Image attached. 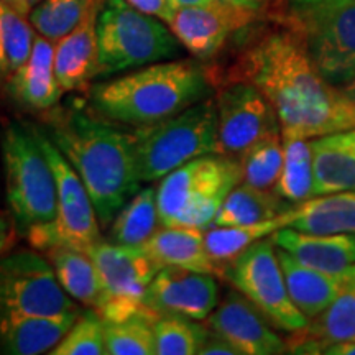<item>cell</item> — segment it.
<instances>
[{"instance_id": "obj_38", "label": "cell", "mask_w": 355, "mask_h": 355, "mask_svg": "<svg viewBox=\"0 0 355 355\" xmlns=\"http://www.w3.org/2000/svg\"><path fill=\"white\" fill-rule=\"evenodd\" d=\"M201 355H241L237 349L234 347L229 340H225L224 337L216 334L209 329V336L206 337L199 352Z\"/></svg>"}, {"instance_id": "obj_24", "label": "cell", "mask_w": 355, "mask_h": 355, "mask_svg": "<svg viewBox=\"0 0 355 355\" xmlns=\"http://www.w3.org/2000/svg\"><path fill=\"white\" fill-rule=\"evenodd\" d=\"M288 227L309 234L355 235V193L322 194L296 204Z\"/></svg>"}, {"instance_id": "obj_10", "label": "cell", "mask_w": 355, "mask_h": 355, "mask_svg": "<svg viewBox=\"0 0 355 355\" xmlns=\"http://www.w3.org/2000/svg\"><path fill=\"white\" fill-rule=\"evenodd\" d=\"M224 277L279 329L293 334L308 326L309 319L290 298L272 235L245 248Z\"/></svg>"}, {"instance_id": "obj_46", "label": "cell", "mask_w": 355, "mask_h": 355, "mask_svg": "<svg viewBox=\"0 0 355 355\" xmlns=\"http://www.w3.org/2000/svg\"><path fill=\"white\" fill-rule=\"evenodd\" d=\"M343 91L350 97V99L355 102V79H354V81H350L347 86H344Z\"/></svg>"}, {"instance_id": "obj_25", "label": "cell", "mask_w": 355, "mask_h": 355, "mask_svg": "<svg viewBox=\"0 0 355 355\" xmlns=\"http://www.w3.org/2000/svg\"><path fill=\"white\" fill-rule=\"evenodd\" d=\"M296 206V204H295ZM295 206L285 214L266 219L248 225H211L204 232L207 254L212 261L219 266L222 277L225 275L227 266L242 254L245 248L254 245L261 239L270 237L277 230L285 229L290 225L295 214Z\"/></svg>"}, {"instance_id": "obj_32", "label": "cell", "mask_w": 355, "mask_h": 355, "mask_svg": "<svg viewBox=\"0 0 355 355\" xmlns=\"http://www.w3.org/2000/svg\"><path fill=\"white\" fill-rule=\"evenodd\" d=\"M242 183L260 189H275L283 168L282 130H275L255 141L239 157Z\"/></svg>"}, {"instance_id": "obj_39", "label": "cell", "mask_w": 355, "mask_h": 355, "mask_svg": "<svg viewBox=\"0 0 355 355\" xmlns=\"http://www.w3.org/2000/svg\"><path fill=\"white\" fill-rule=\"evenodd\" d=\"M17 222L12 214L0 211V257L7 254L17 242Z\"/></svg>"}, {"instance_id": "obj_47", "label": "cell", "mask_w": 355, "mask_h": 355, "mask_svg": "<svg viewBox=\"0 0 355 355\" xmlns=\"http://www.w3.org/2000/svg\"><path fill=\"white\" fill-rule=\"evenodd\" d=\"M3 78V69H2V50H0V79Z\"/></svg>"}, {"instance_id": "obj_44", "label": "cell", "mask_w": 355, "mask_h": 355, "mask_svg": "<svg viewBox=\"0 0 355 355\" xmlns=\"http://www.w3.org/2000/svg\"><path fill=\"white\" fill-rule=\"evenodd\" d=\"M175 8H183V7H193V6H206V3H212L216 0H171Z\"/></svg>"}, {"instance_id": "obj_28", "label": "cell", "mask_w": 355, "mask_h": 355, "mask_svg": "<svg viewBox=\"0 0 355 355\" xmlns=\"http://www.w3.org/2000/svg\"><path fill=\"white\" fill-rule=\"evenodd\" d=\"M275 193L291 204L314 198V170L311 140L303 137H283V168L275 184Z\"/></svg>"}, {"instance_id": "obj_31", "label": "cell", "mask_w": 355, "mask_h": 355, "mask_svg": "<svg viewBox=\"0 0 355 355\" xmlns=\"http://www.w3.org/2000/svg\"><path fill=\"white\" fill-rule=\"evenodd\" d=\"M157 314L141 308L122 321H104L105 350L109 355H157Z\"/></svg>"}, {"instance_id": "obj_9", "label": "cell", "mask_w": 355, "mask_h": 355, "mask_svg": "<svg viewBox=\"0 0 355 355\" xmlns=\"http://www.w3.org/2000/svg\"><path fill=\"white\" fill-rule=\"evenodd\" d=\"M298 15L316 69L332 86H347L355 79V0H321Z\"/></svg>"}, {"instance_id": "obj_41", "label": "cell", "mask_w": 355, "mask_h": 355, "mask_svg": "<svg viewBox=\"0 0 355 355\" xmlns=\"http://www.w3.org/2000/svg\"><path fill=\"white\" fill-rule=\"evenodd\" d=\"M220 2L227 3L230 7L241 8V10L257 13L260 12L265 6V0H220Z\"/></svg>"}, {"instance_id": "obj_15", "label": "cell", "mask_w": 355, "mask_h": 355, "mask_svg": "<svg viewBox=\"0 0 355 355\" xmlns=\"http://www.w3.org/2000/svg\"><path fill=\"white\" fill-rule=\"evenodd\" d=\"M212 332L229 340L241 355H278L288 344L270 326V319L241 291H229L206 318Z\"/></svg>"}, {"instance_id": "obj_35", "label": "cell", "mask_w": 355, "mask_h": 355, "mask_svg": "<svg viewBox=\"0 0 355 355\" xmlns=\"http://www.w3.org/2000/svg\"><path fill=\"white\" fill-rule=\"evenodd\" d=\"M33 40L35 33L30 20L0 0V50L3 76H10L28 60Z\"/></svg>"}, {"instance_id": "obj_17", "label": "cell", "mask_w": 355, "mask_h": 355, "mask_svg": "<svg viewBox=\"0 0 355 355\" xmlns=\"http://www.w3.org/2000/svg\"><path fill=\"white\" fill-rule=\"evenodd\" d=\"M355 337V265L344 272L343 286L334 301L308 326L293 332L288 352L324 354L332 344Z\"/></svg>"}, {"instance_id": "obj_2", "label": "cell", "mask_w": 355, "mask_h": 355, "mask_svg": "<svg viewBox=\"0 0 355 355\" xmlns=\"http://www.w3.org/2000/svg\"><path fill=\"white\" fill-rule=\"evenodd\" d=\"M44 132L81 176L99 224H112L141 184L130 132L79 109L58 110Z\"/></svg>"}, {"instance_id": "obj_20", "label": "cell", "mask_w": 355, "mask_h": 355, "mask_svg": "<svg viewBox=\"0 0 355 355\" xmlns=\"http://www.w3.org/2000/svg\"><path fill=\"white\" fill-rule=\"evenodd\" d=\"M272 239L275 245L318 272L337 275L355 265L352 234H309L285 227L277 230Z\"/></svg>"}, {"instance_id": "obj_26", "label": "cell", "mask_w": 355, "mask_h": 355, "mask_svg": "<svg viewBox=\"0 0 355 355\" xmlns=\"http://www.w3.org/2000/svg\"><path fill=\"white\" fill-rule=\"evenodd\" d=\"M55 268L58 282L71 298L97 311L102 300L99 273L87 252L69 245H58L44 252Z\"/></svg>"}, {"instance_id": "obj_4", "label": "cell", "mask_w": 355, "mask_h": 355, "mask_svg": "<svg viewBox=\"0 0 355 355\" xmlns=\"http://www.w3.org/2000/svg\"><path fill=\"white\" fill-rule=\"evenodd\" d=\"M242 183L239 158L209 153L162 178L157 188L159 225L206 230L227 194Z\"/></svg>"}, {"instance_id": "obj_33", "label": "cell", "mask_w": 355, "mask_h": 355, "mask_svg": "<svg viewBox=\"0 0 355 355\" xmlns=\"http://www.w3.org/2000/svg\"><path fill=\"white\" fill-rule=\"evenodd\" d=\"M92 0H43L28 13L38 35L58 43L73 32L86 15Z\"/></svg>"}, {"instance_id": "obj_36", "label": "cell", "mask_w": 355, "mask_h": 355, "mask_svg": "<svg viewBox=\"0 0 355 355\" xmlns=\"http://www.w3.org/2000/svg\"><path fill=\"white\" fill-rule=\"evenodd\" d=\"M51 355H105L104 319L97 311H84L63 339L50 350Z\"/></svg>"}, {"instance_id": "obj_5", "label": "cell", "mask_w": 355, "mask_h": 355, "mask_svg": "<svg viewBox=\"0 0 355 355\" xmlns=\"http://www.w3.org/2000/svg\"><path fill=\"white\" fill-rule=\"evenodd\" d=\"M137 173L141 183H153L202 155L219 153L216 101L196 102L183 112L130 132Z\"/></svg>"}, {"instance_id": "obj_8", "label": "cell", "mask_w": 355, "mask_h": 355, "mask_svg": "<svg viewBox=\"0 0 355 355\" xmlns=\"http://www.w3.org/2000/svg\"><path fill=\"white\" fill-rule=\"evenodd\" d=\"M30 127L55 175L58 212L55 220L28 229L25 237L28 239L30 245L42 252L58 245L76 247L87 252L101 241L99 219L92 199L81 176L53 144L48 133L38 127Z\"/></svg>"}, {"instance_id": "obj_48", "label": "cell", "mask_w": 355, "mask_h": 355, "mask_svg": "<svg viewBox=\"0 0 355 355\" xmlns=\"http://www.w3.org/2000/svg\"><path fill=\"white\" fill-rule=\"evenodd\" d=\"M30 2V6H33V3H38V2H42V0H28Z\"/></svg>"}, {"instance_id": "obj_13", "label": "cell", "mask_w": 355, "mask_h": 355, "mask_svg": "<svg viewBox=\"0 0 355 355\" xmlns=\"http://www.w3.org/2000/svg\"><path fill=\"white\" fill-rule=\"evenodd\" d=\"M217 140L219 153L239 158L255 141L279 128L278 115L268 99L252 83L235 79L219 92Z\"/></svg>"}, {"instance_id": "obj_27", "label": "cell", "mask_w": 355, "mask_h": 355, "mask_svg": "<svg viewBox=\"0 0 355 355\" xmlns=\"http://www.w3.org/2000/svg\"><path fill=\"white\" fill-rule=\"evenodd\" d=\"M291 207V202L275 193V189H260L239 183L224 199L212 225L255 224L285 214Z\"/></svg>"}, {"instance_id": "obj_42", "label": "cell", "mask_w": 355, "mask_h": 355, "mask_svg": "<svg viewBox=\"0 0 355 355\" xmlns=\"http://www.w3.org/2000/svg\"><path fill=\"white\" fill-rule=\"evenodd\" d=\"M326 355H355V337L347 340L332 344L331 347L326 349Z\"/></svg>"}, {"instance_id": "obj_22", "label": "cell", "mask_w": 355, "mask_h": 355, "mask_svg": "<svg viewBox=\"0 0 355 355\" xmlns=\"http://www.w3.org/2000/svg\"><path fill=\"white\" fill-rule=\"evenodd\" d=\"M144 250L162 266H180L194 272L222 277L220 268L207 254L204 230L193 227L159 225L146 241Z\"/></svg>"}, {"instance_id": "obj_11", "label": "cell", "mask_w": 355, "mask_h": 355, "mask_svg": "<svg viewBox=\"0 0 355 355\" xmlns=\"http://www.w3.org/2000/svg\"><path fill=\"white\" fill-rule=\"evenodd\" d=\"M99 273L102 300L97 313L104 321H122L144 308L145 291L159 266L144 247H128L101 239L87 250Z\"/></svg>"}, {"instance_id": "obj_40", "label": "cell", "mask_w": 355, "mask_h": 355, "mask_svg": "<svg viewBox=\"0 0 355 355\" xmlns=\"http://www.w3.org/2000/svg\"><path fill=\"white\" fill-rule=\"evenodd\" d=\"M316 140L321 145L334 146V148L352 150V152H355V128H352V130L331 133V135H326V137H319Z\"/></svg>"}, {"instance_id": "obj_1", "label": "cell", "mask_w": 355, "mask_h": 355, "mask_svg": "<svg viewBox=\"0 0 355 355\" xmlns=\"http://www.w3.org/2000/svg\"><path fill=\"white\" fill-rule=\"evenodd\" d=\"M235 79L260 89L278 115L282 137L319 139L355 128V102L321 76L298 35H266L242 58Z\"/></svg>"}, {"instance_id": "obj_6", "label": "cell", "mask_w": 355, "mask_h": 355, "mask_svg": "<svg viewBox=\"0 0 355 355\" xmlns=\"http://www.w3.org/2000/svg\"><path fill=\"white\" fill-rule=\"evenodd\" d=\"M178 55V40L159 19L125 0H105L97 19L94 78L144 68Z\"/></svg>"}, {"instance_id": "obj_23", "label": "cell", "mask_w": 355, "mask_h": 355, "mask_svg": "<svg viewBox=\"0 0 355 355\" xmlns=\"http://www.w3.org/2000/svg\"><path fill=\"white\" fill-rule=\"evenodd\" d=\"M277 255L293 303L308 319L319 316L340 291L345 270L337 275L318 272L300 263L279 247H277Z\"/></svg>"}, {"instance_id": "obj_30", "label": "cell", "mask_w": 355, "mask_h": 355, "mask_svg": "<svg viewBox=\"0 0 355 355\" xmlns=\"http://www.w3.org/2000/svg\"><path fill=\"white\" fill-rule=\"evenodd\" d=\"M314 170V196L355 193V152L321 145L311 140Z\"/></svg>"}, {"instance_id": "obj_18", "label": "cell", "mask_w": 355, "mask_h": 355, "mask_svg": "<svg viewBox=\"0 0 355 355\" xmlns=\"http://www.w3.org/2000/svg\"><path fill=\"white\" fill-rule=\"evenodd\" d=\"M79 314V311L61 314L0 313V350L10 355L50 352Z\"/></svg>"}, {"instance_id": "obj_19", "label": "cell", "mask_w": 355, "mask_h": 355, "mask_svg": "<svg viewBox=\"0 0 355 355\" xmlns=\"http://www.w3.org/2000/svg\"><path fill=\"white\" fill-rule=\"evenodd\" d=\"M102 0H92L76 28L55 46V74L63 92L83 89L94 78L97 58V19Z\"/></svg>"}, {"instance_id": "obj_3", "label": "cell", "mask_w": 355, "mask_h": 355, "mask_svg": "<svg viewBox=\"0 0 355 355\" xmlns=\"http://www.w3.org/2000/svg\"><path fill=\"white\" fill-rule=\"evenodd\" d=\"M209 84L193 61H158L91 87L89 102L99 117L125 125H148L206 99Z\"/></svg>"}, {"instance_id": "obj_7", "label": "cell", "mask_w": 355, "mask_h": 355, "mask_svg": "<svg viewBox=\"0 0 355 355\" xmlns=\"http://www.w3.org/2000/svg\"><path fill=\"white\" fill-rule=\"evenodd\" d=\"M2 162L6 193L17 227L26 232L56 219L55 175L30 125L8 123L3 128Z\"/></svg>"}, {"instance_id": "obj_43", "label": "cell", "mask_w": 355, "mask_h": 355, "mask_svg": "<svg viewBox=\"0 0 355 355\" xmlns=\"http://www.w3.org/2000/svg\"><path fill=\"white\" fill-rule=\"evenodd\" d=\"M3 3H7L8 7H12L13 10H17L21 15L28 17L30 13V2L28 0H2Z\"/></svg>"}, {"instance_id": "obj_21", "label": "cell", "mask_w": 355, "mask_h": 355, "mask_svg": "<svg viewBox=\"0 0 355 355\" xmlns=\"http://www.w3.org/2000/svg\"><path fill=\"white\" fill-rule=\"evenodd\" d=\"M56 43L35 35L28 60L8 76V91L20 104L35 110H48L60 102L63 89L55 74Z\"/></svg>"}, {"instance_id": "obj_45", "label": "cell", "mask_w": 355, "mask_h": 355, "mask_svg": "<svg viewBox=\"0 0 355 355\" xmlns=\"http://www.w3.org/2000/svg\"><path fill=\"white\" fill-rule=\"evenodd\" d=\"M291 2H293V7H295L296 10H303V8L313 6V3L321 2V0H291Z\"/></svg>"}, {"instance_id": "obj_37", "label": "cell", "mask_w": 355, "mask_h": 355, "mask_svg": "<svg viewBox=\"0 0 355 355\" xmlns=\"http://www.w3.org/2000/svg\"><path fill=\"white\" fill-rule=\"evenodd\" d=\"M133 8L146 13V15L157 17L162 21L170 24V20L175 15V6L171 0H125Z\"/></svg>"}, {"instance_id": "obj_14", "label": "cell", "mask_w": 355, "mask_h": 355, "mask_svg": "<svg viewBox=\"0 0 355 355\" xmlns=\"http://www.w3.org/2000/svg\"><path fill=\"white\" fill-rule=\"evenodd\" d=\"M219 304L216 275L180 266H163L145 291L144 308L157 316L178 314L196 321L206 319Z\"/></svg>"}, {"instance_id": "obj_29", "label": "cell", "mask_w": 355, "mask_h": 355, "mask_svg": "<svg viewBox=\"0 0 355 355\" xmlns=\"http://www.w3.org/2000/svg\"><path fill=\"white\" fill-rule=\"evenodd\" d=\"M158 224L157 189L148 186L137 191L117 212L110 227V239L121 245L141 247L155 234Z\"/></svg>"}, {"instance_id": "obj_34", "label": "cell", "mask_w": 355, "mask_h": 355, "mask_svg": "<svg viewBox=\"0 0 355 355\" xmlns=\"http://www.w3.org/2000/svg\"><path fill=\"white\" fill-rule=\"evenodd\" d=\"M209 327L178 314H163L155 321L157 355H194L199 352Z\"/></svg>"}, {"instance_id": "obj_12", "label": "cell", "mask_w": 355, "mask_h": 355, "mask_svg": "<svg viewBox=\"0 0 355 355\" xmlns=\"http://www.w3.org/2000/svg\"><path fill=\"white\" fill-rule=\"evenodd\" d=\"M78 306L58 282L50 260L33 250L0 257V313L61 314Z\"/></svg>"}, {"instance_id": "obj_16", "label": "cell", "mask_w": 355, "mask_h": 355, "mask_svg": "<svg viewBox=\"0 0 355 355\" xmlns=\"http://www.w3.org/2000/svg\"><path fill=\"white\" fill-rule=\"evenodd\" d=\"M254 17L255 13L216 0L206 6L176 8L168 25L191 55L206 60L216 55L230 35L250 24Z\"/></svg>"}]
</instances>
